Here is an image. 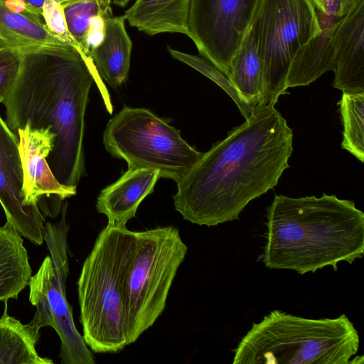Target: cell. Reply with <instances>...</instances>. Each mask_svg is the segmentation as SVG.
<instances>
[{
    "instance_id": "6da1fadb",
    "label": "cell",
    "mask_w": 364,
    "mask_h": 364,
    "mask_svg": "<svg viewBox=\"0 0 364 364\" xmlns=\"http://www.w3.org/2000/svg\"><path fill=\"white\" fill-rule=\"evenodd\" d=\"M292 142V129L274 106L257 105L176 183L175 209L198 225L239 220L250 201L277 185Z\"/></svg>"
},
{
    "instance_id": "7a4b0ae2",
    "label": "cell",
    "mask_w": 364,
    "mask_h": 364,
    "mask_svg": "<svg viewBox=\"0 0 364 364\" xmlns=\"http://www.w3.org/2000/svg\"><path fill=\"white\" fill-rule=\"evenodd\" d=\"M17 80L5 98L6 124L17 132L49 128L55 134L46 160L62 185L77 186L85 175V114L94 81L80 51L62 43L21 50ZM18 138V137H17Z\"/></svg>"
},
{
    "instance_id": "3957f363",
    "label": "cell",
    "mask_w": 364,
    "mask_h": 364,
    "mask_svg": "<svg viewBox=\"0 0 364 364\" xmlns=\"http://www.w3.org/2000/svg\"><path fill=\"white\" fill-rule=\"evenodd\" d=\"M263 262L300 274L353 264L364 252V213L335 195H275L267 209Z\"/></svg>"
},
{
    "instance_id": "277c9868",
    "label": "cell",
    "mask_w": 364,
    "mask_h": 364,
    "mask_svg": "<svg viewBox=\"0 0 364 364\" xmlns=\"http://www.w3.org/2000/svg\"><path fill=\"white\" fill-rule=\"evenodd\" d=\"M360 338L342 314L306 318L274 310L254 323L233 350V364H359Z\"/></svg>"
},
{
    "instance_id": "5b68a950",
    "label": "cell",
    "mask_w": 364,
    "mask_h": 364,
    "mask_svg": "<svg viewBox=\"0 0 364 364\" xmlns=\"http://www.w3.org/2000/svg\"><path fill=\"white\" fill-rule=\"evenodd\" d=\"M133 231L107 224L86 257L77 281L83 340L96 353H117L128 346L123 278Z\"/></svg>"
},
{
    "instance_id": "8992f818",
    "label": "cell",
    "mask_w": 364,
    "mask_h": 364,
    "mask_svg": "<svg viewBox=\"0 0 364 364\" xmlns=\"http://www.w3.org/2000/svg\"><path fill=\"white\" fill-rule=\"evenodd\" d=\"M188 252L178 228L133 231L123 278L128 345L134 343L164 311L169 290Z\"/></svg>"
},
{
    "instance_id": "52a82bcc",
    "label": "cell",
    "mask_w": 364,
    "mask_h": 364,
    "mask_svg": "<svg viewBox=\"0 0 364 364\" xmlns=\"http://www.w3.org/2000/svg\"><path fill=\"white\" fill-rule=\"evenodd\" d=\"M103 144L113 157L125 160L128 168L156 169L160 178L176 183L203 154L150 110L127 106L107 123Z\"/></svg>"
},
{
    "instance_id": "ba28073f",
    "label": "cell",
    "mask_w": 364,
    "mask_h": 364,
    "mask_svg": "<svg viewBox=\"0 0 364 364\" xmlns=\"http://www.w3.org/2000/svg\"><path fill=\"white\" fill-rule=\"evenodd\" d=\"M262 66L259 105L274 106L287 92L289 69L297 50L320 32L312 0H259L250 23Z\"/></svg>"
},
{
    "instance_id": "9c48e42d",
    "label": "cell",
    "mask_w": 364,
    "mask_h": 364,
    "mask_svg": "<svg viewBox=\"0 0 364 364\" xmlns=\"http://www.w3.org/2000/svg\"><path fill=\"white\" fill-rule=\"evenodd\" d=\"M67 204L57 223H46L44 240L49 255L28 282L29 301L36 308L33 318L41 326L52 327L60 339L59 357L63 364H95L92 353L75 327L73 308L65 291L69 274Z\"/></svg>"
},
{
    "instance_id": "30bf717a",
    "label": "cell",
    "mask_w": 364,
    "mask_h": 364,
    "mask_svg": "<svg viewBox=\"0 0 364 364\" xmlns=\"http://www.w3.org/2000/svg\"><path fill=\"white\" fill-rule=\"evenodd\" d=\"M259 0H191L188 37L226 76Z\"/></svg>"
},
{
    "instance_id": "8fae6325",
    "label": "cell",
    "mask_w": 364,
    "mask_h": 364,
    "mask_svg": "<svg viewBox=\"0 0 364 364\" xmlns=\"http://www.w3.org/2000/svg\"><path fill=\"white\" fill-rule=\"evenodd\" d=\"M23 183L18 139L0 117V204L6 223L31 242L41 245L46 220L38 205H24Z\"/></svg>"
},
{
    "instance_id": "7c38bea8",
    "label": "cell",
    "mask_w": 364,
    "mask_h": 364,
    "mask_svg": "<svg viewBox=\"0 0 364 364\" xmlns=\"http://www.w3.org/2000/svg\"><path fill=\"white\" fill-rule=\"evenodd\" d=\"M21 160L26 206H36L44 197L56 196L61 200L75 196L77 186L60 184L53 176L47 162L52 151L55 134L48 127L31 129L26 124L17 132Z\"/></svg>"
},
{
    "instance_id": "4fadbf2b",
    "label": "cell",
    "mask_w": 364,
    "mask_h": 364,
    "mask_svg": "<svg viewBox=\"0 0 364 364\" xmlns=\"http://www.w3.org/2000/svg\"><path fill=\"white\" fill-rule=\"evenodd\" d=\"M335 45L333 87L346 94L364 92V0L340 21Z\"/></svg>"
},
{
    "instance_id": "5bb4252c",
    "label": "cell",
    "mask_w": 364,
    "mask_h": 364,
    "mask_svg": "<svg viewBox=\"0 0 364 364\" xmlns=\"http://www.w3.org/2000/svg\"><path fill=\"white\" fill-rule=\"evenodd\" d=\"M316 14L320 32L296 53L287 75V88L308 85L335 69L336 31L344 16L327 14L318 9Z\"/></svg>"
},
{
    "instance_id": "9a60e30c",
    "label": "cell",
    "mask_w": 364,
    "mask_h": 364,
    "mask_svg": "<svg viewBox=\"0 0 364 364\" xmlns=\"http://www.w3.org/2000/svg\"><path fill=\"white\" fill-rule=\"evenodd\" d=\"M159 178L156 169L128 168L119 179L101 191L96 203L97 212L107 216V224L127 227L141 201L153 192Z\"/></svg>"
},
{
    "instance_id": "2e32d148",
    "label": "cell",
    "mask_w": 364,
    "mask_h": 364,
    "mask_svg": "<svg viewBox=\"0 0 364 364\" xmlns=\"http://www.w3.org/2000/svg\"><path fill=\"white\" fill-rule=\"evenodd\" d=\"M124 16H105V32L102 42L90 51V58L102 79L112 88L128 77L132 42L125 28Z\"/></svg>"
},
{
    "instance_id": "e0dca14e",
    "label": "cell",
    "mask_w": 364,
    "mask_h": 364,
    "mask_svg": "<svg viewBox=\"0 0 364 364\" xmlns=\"http://www.w3.org/2000/svg\"><path fill=\"white\" fill-rule=\"evenodd\" d=\"M191 0H136L123 15L131 26L148 35L178 33L188 36Z\"/></svg>"
},
{
    "instance_id": "ac0fdd59",
    "label": "cell",
    "mask_w": 364,
    "mask_h": 364,
    "mask_svg": "<svg viewBox=\"0 0 364 364\" xmlns=\"http://www.w3.org/2000/svg\"><path fill=\"white\" fill-rule=\"evenodd\" d=\"M31 273L21 235L6 223L0 227V301L17 299Z\"/></svg>"
},
{
    "instance_id": "d6986e66",
    "label": "cell",
    "mask_w": 364,
    "mask_h": 364,
    "mask_svg": "<svg viewBox=\"0 0 364 364\" xmlns=\"http://www.w3.org/2000/svg\"><path fill=\"white\" fill-rule=\"evenodd\" d=\"M0 316V364H53L52 360L41 357L36 349L42 328L33 319L27 324L11 316L7 301Z\"/></svg>"
},
{
    "instance_id": "ffe728a7",
    "label": "cell",
    "mask_w": 364,
    "mask_h": 364,
    "mask_svg": "<svg viewBox=\"0 0 364 364\" xmlns=\"http://www.w3.org/2000/svg\"><path fill=\"white\" fill-rule=\"evenodd\" d=\"M65 43L55 37L42 18L9 10L0 2V46L23 50Z\"/></svg>"
},
{
    "instance_id": "44dd1931",
    "label": "cell",
    "mask_w": 364,
    "mask_h": 364,
    "mask_svg": "<svg viewBox=\"0 0 364 364\" xmlns=\"http://www.w3.org/2000/svg\"><path fill=\"white\" fill-rule=\"evenodd\" d=\"M227 77L250 107L255 108L259 104L262 87V66L256 38L250 26L231 60Z\"/></svg>"
},
{
    "instance_id": "7402d4cb",
    "label": "cell",
    "mask_w": 364,
    "mask_h": 364,
    "mask_svg": "<svg viewBox=\"0 0 364 364\" xmlns=\"http://www.w3.org/2000/svg\"><path fill=\"white\" fill-rule=\"evenodd\" d=\"M343 126L341 147L364 161V92L343 93L338 102Z\"/></svg>"
},
{
    "instance_id": "603a6c76",
    "label": "cell",
    "mask_w": 364,
    "mask_h": 364,
    "mask_svg": "<svg viewBox=\"0 0 364 364\" xmlns=\"http://www.w3.org/2000/svg\"><path fill=\"white\" fill-rule=\"evenodd\" d=\"M111 3L112 0H69L62 4L68 30L82 55L92 18L111 13Z\"/></svg>"
},
{
    "instance_id": "cb8c5ba5",
    "label": "cell",
    "mask_w": 364,
    "mask_h": 364,
    "mask_svg": "<svg viewBox=\"0 0 364 364\" xmlns=\"http://www.w3.org/2000/svg\"><path fill=\"white\" fill-rule=\"evenodd\" d=\"M167 49L173 58L199 71L222 87L234 100L245 119H247L250 117L254 108L244 102L227 76L211 62L204 58L175 50L169 46H167Z\"/></svg>"
},
{
    "instance_id": "d4e9b609",
    "label": "cell",
    "mask_w": 364,
    "mask_h": 364,
    "mask_svg": "<svg viewBox=\"0 0 364 364\" xmlns=\"http://www.w3.org/2000/svg\"><path fill=\"white\" fill-rule=\"evenodd\" d=\"M22 60L21 50L0 47V102H3L14 86Z\"/></svg>"
},
{
    "instance_id": "484cf974",
    "label": "cell",
    "mask_w": 364,
    "mask_h": 364,
    "mask_svg": "<svg viewBox=\"0 0 364 364\" xmlns=\"http://www.w3.org/2000/svg\"><path fill=\"white\" fill-rule=\"evenodd\" d=\"M42 18L48 30L55 37L79 50L68 30L63 5L58 0H46L42 9Z\"/></svg>"
},
{
    "instance_id": "4316f807",
    "label": "cell",
    "mask_w": 364,
    "mask_h": 364,
    "mask_svg": "<svg viewBox=\"0 0 364 364\" xmlns=\"http://www.w3.org/2000/svg\"><path fill=\"white\" fill-rule=\"evenodd\" d=\"M4 4L9 10L12 11L23 14H31L36 15L29 9L28 5L23 0H7Z\"/></svg>"
},
{
    "instance_id": "83f0119b",
    "label": "cell",
    "mask_w": 364,
    "mask_h": 364,
    "mask_svg": "<svg viewBox=\"0 0 364 364\" xmlns=\"http://www.w3.org/2000/svg\"><path fill=\"white\" fill-rule=\"evenodd\" d=\"M29 9L38 16L42 18V9L46 0H23Z\"/></svg>"
},
{
    "instance_id": "f1b7e54d",
    "label": "cell",
    "mask_w": 364,
    "mask_h": 364,
    "mask_svg": "<svg viewBox=\"0 0 364 364\" xmlns=\"http://www.w3.org/2000/svg\"><path fill=\"white\" fill-rule=\"evenodd\" d=\"M360 0H339L340 15L345 16Z\"/></svg>"
},
{
    "instance_id": "f546056e",
    "label": "cell",
    "mask_w": 364,
    "mask_h": 364,
    "mask_svg": "<svg viewBox=\"0 0 364 364\" xmlns=\"http://www.w3.org/2000/svg\"><path fill=\"white\" fill-rule=\"evenodd\" d=\"M132 0H112V3L119 6H125Z\"/></svg>"
},
{
    "instance_id": "4dcf8cb0",
    "label": "cell",
    "mask_w": 364,
    "mask_h": 364,
    "mask_svg": "<svg viewBox=\"0 0 364 364\" xmlns=\"http://www.w3.org/2000/svg\"><path fill=\"white\" fill-rule=\"evenodd\" d=\"M59 2H60L61 4H63L69 0H58Z\"/></svg>"
},
{
    "instance_id": "1f68e13d",
    "label": "cell",
    "mask_w": 364,
    "mask_h": 364,
    "mask_svg": "<svg viewBox=\"0 0 364 364\" xmlns=\"http://www.w3.org/2000/svg\"><path fill=\"white\" fill-rule=\"evenodd\" d=\"M7 0H0V2L1 3H4L5 1H6Z\"/></svg>"
}]
</instances>
